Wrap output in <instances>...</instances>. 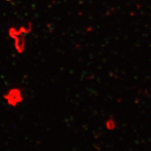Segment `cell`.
Listing matches in <instances>:
<instances>
[{"mask_svg": "<svg viewBox=\"0 0 151 151\" xmlns=\"http://www.w3.org/2000/svg\"><path fill=\"white\" fill-rule=\"evenodd\" d=\"M29 34V29H22L18 30L11 29L9 32V36L12 40L13 47L16 53L22 55L27 48V39L26 36Z\"/></svg>", "mask_w": 151, "mask_h": 151, "instance_id": "1", "label": "cell"}, {"mask_svg": "<svg viewBox=\"0 0 151 151\" xmlns=\"http://www.w3.org/2000/svg\"><path fill=\"white\" fill-rule=\"evenodd\" d=\"M3 99L10 107H17L24 101V93L19 87H12L3 94Z\"/></svg>", "mask_w": 151, "mask_h": 151, "instance_id": "2", "label": "cell"}]
</instances>
